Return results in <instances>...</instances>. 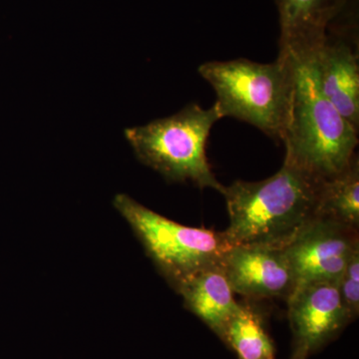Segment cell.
Wrapping results in <instances>:
<instances>
[{
	"label": "cell",
	"instance_id": "3",
	"mask_svg": "<svg viewBox=\"0 0 359 359\" xmlns=\"http://www.w3.org/2000/svg\"><path fill=\"white\" fill-rule=\"evenodd\" d=\"M198 71L216 92L215 105L222 118L249 123L273 140L283 141L292 92L287 51L280 50L275 62L268 65L240 58L203 63Z\"/></svg>",
	"mask_w": 359,
	"mask_h": 359
},
{
	"label": "cell",
	"instance_id": "13",
	"mask_svg": "<svg viewBox=\"0 0 359 359\" xmlns=\"http://www.w3.org/2000/svg\"><path fill=\"white\" fill-rule=\"evenodd\" d=\"M318 216L334 219L344 226L359 228V161L354 156L351 164L337 176L323 180Z\"/></svg>",
	"mask_w": 359,
	"mask_h": 359
},
{
	"label": "cell",
	"instance_id": "5",
	"mask_svg": "<svg viewBox=\"0 0 359 359\" xmlns=\"http://www.w3.org/2000/svg\"><path fill=\"white\" fill-rule=\"evenodd\" d=\"M114 207L175 290L200 271L222 266L233 247L224 231L184 226L125 194L116 196Z\"/></svg>",
	"mask_w": 359,
	"mask_h": 359
},
{
	"label": "cell",
	"instance_id": "12",
	"mask_svg": "<svg viewBox=\"0 0 359 359\" xmlns=\"http://www.w3.org/2000/svg\"><path fill=\"white\" fill-rule=\"evenodd\" d=\"M280 15V47L325 33L334 14V0H275Z\"/></svg>",
	"mask_w": 359,
	"mask_h": 359
},
{
	"label": "cell",
	"instance_id": "9",
	"mask_svg": "<svg viewBox=\"0 0 359 359\" xmlns=\"http://www.w3.org/2000/svg\"><path fill=\"white\" fill-rule=\"evenodd\" d=\"M318 87L340 115L359 129L358 56L346 42L325 33L309 40Z\"/></svg>",
	"mask_w": 359,
	"mask_h": 359
},
{
	"label": "cell",
	"instance_id": "4",
	"mask_svg": "<svg viewBox=\"0 0 359 359\" xmlns=\"http://www.w3.org/2000/svg\"><path fill=\"white\" fill-rule=\"evenodd\" d=\"M223 119L216 105L203 109L192 103L170 117L125 130V137L140 162L170 182H192L200 189L224 194L205 154L215 123Z\"/></svg>",
	"mask_w": 359,
	"mask_h": 359
},
{
	"label": "cell",
	"instance_id": "14",
	"mask_svg": "<svg viewBox=\"0 0 359 359\" xmlns=\"http://www.w3.org/2000/svg\"><path fill=\"white\" fill-rule=\"evenodd\" d=\"M337 285L342 304L353 323L359 314V249L353 252L347 262Z\"/></svg>",
	"mask_w": 359,
	"mask_h": 359
},
{
	"label": "cell",
	"instance_id": "6",
	"mask_svg": "<svg viewBox=\"0 0 359 359\" xmlns=\"http://www.w3.org/2000/svg\"><path fill=\"white\" fill-rule=\"evenodd\" d=\"M287 302L292 334L290 359H309L337 339L351 323L337 282L302 285Z\"/></svg>",
	"mask_w": 359,
	"mask_h": 359
},
{
	"label": "cell",
	"instance_id": "2",
	"mask_svg": "<svg viewBox=\"0 0 359 359\" xmlns=\"http://www.w3.org/2000/svg\"><path fill=\"white\" fill-rule=\"evenodd\" d=\"M289 53L292 92L283 141L285 160L320 180L346 170L355 156L358 131L325 98L318 87L311 41L280 47Z\"/></svg>",
	"mask_w": 359,
	"mask_h": 359
},
{
	"label": "cell",
	"instance_id": "1",
	"mask_svg": "<svg viewBox=\"0 0 359 359\" xmlns=\"http://www.w3.org/2000/svg\"><path fill=\"white\" fill-rule=\"evenodd\" d=\"M323 180L283 161L280 171L259 182L224 187L231 245L285 249L318 216Z\"/></svg>",
	"mask_w": 359,
	"mask_h": 359
},
{
	"label": "cell",
	"instance_id": "10",
	"mask_svg": "<svg viewBox=\"0 0 359 359\" xmlns=\"http://www.w3.org/2000/svg\"><path fill=\"white\" fill-rule=\"evenodd\" d=\"M176 290L183 297L186 309L222 340L226 323L238 304L222 266L200 271Z\"/></svg>",
	"mask_w": 359,
	"mask_h": 359
},
{
	"label": "cell",
	"instance_id": "7",
	"mask_svg": "<svg viewBox=\"0 0 359 359\" xmlns=\"http://www.w3.org/2000/svg\"><path fill=\"white\" fill-rule=\"evenodd\" d=\"M358 249V230L320 217L283 250L297 289L309 283L339 282L347 262Z\"/></svg>",
	"mask_w": 359,
	"mask_h": 359
},
{
	"label": "cell",
	"instance_id": "11",
	"mask_svg": "<svg viewBox=\"0 0 359 359\" xmlns=\"http://www.w3.org/2000/svg\"><path fill=\"white\" fill-rule=\"evenodd\" d=\"M222 341L238 359H276L273 339L261 311L249 302H238L224 328Z\"/></svg>",
	"mask_w": 359,
	"mask_h": 359
},
{
	"label": "cell",
	"instance_id": "8",
	"mask_svg": "<svg viewBox=\"0 0 359 359\" xmlns=\"http://www.w3.org/2000/svg\"><path fill=\"white\" fill-rule=\"evenodd\" d=\"M235 294L252 299H289L295 280L285 250L261 245H233L222 264Z\"/></svg>",
	"mask_w": 359,
	"mask_h": 359
}]
</instances>
